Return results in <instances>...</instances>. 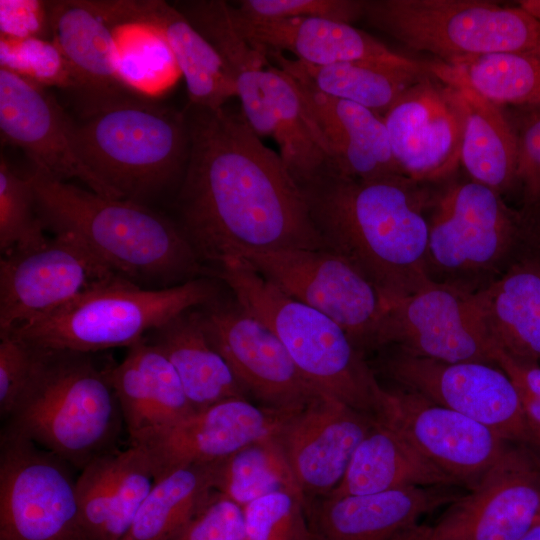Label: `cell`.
Returning a JSON list of instances; mask_svg holds the SVG:
<instances>
[{"instance_id": "obj_1", "label": "cell", "mask_w": 540, "mask_h": 540, "mask_svg": "<svg viewBox=\"0 0 540 540\" xmlns=\"http://www.w3.org/2000/svg\"><path fill=\"white\" fill-rule=\"evenodd\" d=\"M185 112L191 149L176 205L200 259L219 266L248 251L327 248L303 189L241 110Z\"/></svg>"}, {"instance_id": "obj_2", "label": "cell", "mask_w": 540, "mask_h": 540, "mask_svg": "<svg viewBox=\"0 0 540 540\" xmlns=\"http://www.w3.org/2000/svg\"><path fill=\"white\" fill-rule=\"evenodd\" d=\"M326 247L357 266L387 297L430 281L425 195L402 175L351 178L332 167L301 186Z\"/></svg>"}, {"instance_id": "obj_3", "label": "cell", "mask_w": 540, "mask_h": 540, "mask_svg": "<svg viewBox=\"0 0 540 540\" xmlns=\"http://www.w3.org/2000/svg\"><path fill=\"white\" fill-rule=\"evenodd\" d=\"M27 175L45 229L75 235L116 274L144 287H170L202 273L180 226L146 204L103 196L37 168Z\"/></svg>"}, {"instance_id": "obj_4", "label": "cell", "mask_w": 540, "mask_h": 540, "mask_svg": "<svg viewBox=\"0 0 540 540\" xmlns=\"http://www.w3.org/2000/svg\"><path fill=\"white\" fill-rule=\"evenodd\" d=\"M39 349L33 377L3 430L80 471L115 449L125 427L109 377L91 354Z\"/></svg>"}, {"instance_id": "obj_5", "label": "cell", "mask_w": 540, "mask_h": 540, "mask_svg": "<svg viewBox=\"0 0 540 540\" xmlns=\"http://www.w3.org/2000/svg\"><path fill=\"white\" fill-rule=\"evenodd\" d=\"M72 148L117 198L146 204L180 185L190 156L186 112L149 97L71 121Z\"/></svg>"}, {"instance_id": "obj_6", "label": "cell", "mask_w": 540, "mask_h": 540, "mask_svg": "<svg viewBox=\"0 0 540 540\" xmlns=\"http://www.w3.org/2000/svg\"><path fill=\"white\" fill-rule=\"evenodd\" d=\"M218 269L237 304L276 335L312 386L358 411L374 414L380 384L339 324L284 293L243 258H230Z\"/></svg>"}, {"instance_id": "obj_7", "label": "cell", "mask_w": 540, "mask_h": 540, "mask_svg": "<svg viewBox=\"0 0 540 540\" xmlns=\"http://www.w3.org/2000/svg\"><path fill=\"white\" fill-rule=\"evenodd\" d=\"M215 295L213 284L203 278L148 288L115 274L7 334L47 350L92 354L129 348L176 316L212 302Z\"/></svg>"}, {"instance_id": "obj_8", "label": "cell", "mask_w": 540, "mask_h": 540, "mask_svg": "<svg viewBox=\"0 0 540 540\" xmlns=\"http://www.w3.org/2000/svg\"><path fill=\"white\" fill-rule=\"evenodd\" d=\"M231 72L241 112L259 136L272 138L296 182L303 186L331 166V159L305 110L295 80L271 66L235 28L226 2L203 6L193 20Z\"/></svg>"}, {"instance_id": "obj_9", "label": "cell", "mask_w": 540, "mask_h": 540, "mask_svg": "<svg viewBox=\"0 0 540 540\" xmlns=\"http://www.w3.org/2000/svg\"><path fill=\"white\" fill-rule=\"evenodd\" d=\"M362 17L441 62L496 53L540 56V21L520 6L482 0H364Z\"/></svg>"}, {"instance_id": "obj_10", "label": "cell", "mask_w": 540, "mask_h": 540, "mask_svg": "<svg viewBox=\"0 0 540 540\" xmlns=\"http://www.w3.org/2000/svg\"><path fill=\"white\" fill-rule=\"evenodd\" d=\"M516 234L515 215L500 193L472 180L454 184L429 221L427 275L477 292L501 274Z\"/></svg>"}, {"instance_id": "obj_11", "label": "cell", "mask_w": 540, "mask_h": 540, "mask_svg": "<svg viewBox=\"0 0 540 540\" xmlns=\"http://www.w3.org/2000/svg\"><path fill=\"white\" fill-rule=\"evenodd\" d=\"M290 297L320 311L355 345L376 347L388 298L351 261L329 249L283 248L240 256Z\"/></svg>"}, {"instance_id": "obj_12", "label": "cell", "mask_w": 540, "mask_h": 540, "mask_svg": "<svg viewBox=\"0 0 540 540\" xmlns=\"http://www.w3.org/2000/svg\"><path fill=\"white\" fill-rule=\"evenodd\" d=\"M70 464L20 435L0 439V540H79Z\"/></svg>"}, {"instance_id": "obj_13", "label": "cell", "mask_w": 540, "mask_h": 540, "mask_svg": "<svg viewBox=\"0 0 540 540\" xmlns=\"http://www.w3.org/2000/svg\"><path fill=\"white\" fill-rule=\"evenodd\" d=\"M396 344L407 354L443 362L497 365V344L476 292L428 281L388 298L376 346Z\"/></svg>"}, {"instance_id": "obj_14", "label": "cell", "mask_w": 540, "mask_h": 540, "mask_svg": "<svg viewBox=\"0 0 540 540\" xmlns=\"http://www.w3.org/2000/svg\"><path fill=\"white\" fill-rule=\"evenodd\" d=\"M446 507L393 540H519L540 514V455L510 445L475 487Z\"/></svg>"}, {"instance_id": "obj_15", "label": "cell", "mask_w": 540, "mask_h": 540, "mask_svg": "<svg viewBox=\"0 0 540 540\" xmlns=\"http://www.w3.org/2000/svg\"><path fill=\"white\" fill-rule=\"evenodd\" d=\"M402 388L452 409L505 441L535 452L518 390L498 365L443 362L398 350L384 362Z\"/></svg>"}, {"instance_id": "obj_16", "label": "cell", "mask_w": 540, "mask_h": 540, "mask_svg": "<svg viewBox=\"0 0 540 540\" xmlns=\"http://www.w3.org/2000/svg\"><path fill=\"white\" fill-rule=\"evenodd\" d=\"M375 397L373 416L468 490L512 445L484 425L402 387L379 385Z\"/></svg>"}, {"instance_id": "obj_17", "label": "cell", "mask_w": 540, "mask_h": 540, "mask_svg": "<svg viewBox=\"0 0 540 540\" xmlns=\"http://www.w3.org/2000/svg\"><path fill=\"white\" fill-rule=\"evenodd\" d=\"M115 274L67 232L37 248L2 255L0 335L53 312Z\"/></svg>"}, {"instance_id": "obj_18", "label": "cell", "mask_w": 540, "mask_h": 540, "mask_svg": "<svg viewBox=\"0 0 540 540\" xmlns=\"http://www.w3.org/2000/svg\"><path fill=\"white\" fill-rule=\"evenodd\" d=\"M201 315L211 343L247 396L261 406L298 410L321 393L300 373L276 335L238 304L214 305Z\"/></svg>"}, {"instance_id": "obj_19", "label": "cell", "mask_w": 540, "mask_h": 540, "mask_svg": "<svg viewBox=\"0 0 540 540\" xmlns=\"http://www.w3.org/2000/svg\"><path fill=\"white\" fill-rule=\"evenodd\" d=\"M293 411L231 398L194 410L135 446L144 450L157 481L181 468L216 463L254 441L277 435Z\"/></svg>"}, {"instance_id": "obj_20", "label": "cell", "mask_w": 540, "mask_h": 540, "mask_svg": "<svg viewBox=\"0 0 540 540\" xmlns=\"http://www.w3.org/2000/svg\"><path fill=\"white\" fill-rule=\"evenodd\" d=\"M374 421L323 393L289 415L276 437L308 503L340 484Z\"/></svg>"}, {"instance_id": "obj_21", "label": "cell", "mask_w": 540, "mask_h": 540, "mask_svg": "<svg viewBox=\"0 0 540 540\" xmlns=\"http://www.w3.org/2000/svg\"><path fill=\"white\" fill-rule=\"evenodd\" d=\"M429 76L406 90L383 115L397 167L417 183L445 177L460 163L458 104L448 85Z\"/></svg>"}, {"instance_id": "obj_22", "label": "cell", "mask_w": 540, "mask_h": 540, "mask_svg": "<svg viewBox=\"0 0 540 540\" xmlns=\"http://www.w3.org/2000/svg\"><path fill=\"white\" fill-rule=\"evenodd\" d=\"M71 121L47 88L0 67L3 141L22 149L33 168L62 181L78 179L100 195L117 198L76 156Z\"/></svg>"}, {"instance_id": "obj_23", "label": "cell", "mask_w": 540, "mask_h": 540, "mask_svg": "<svg viewBox=\"0 0 540 540\" xmlns=\"http://www.w3.org/2000/svg\"><path fill=\"white\" fill-rule=\"evenodd\" d=\"M51 40L71 73L69 93L81 119L144 98L123 80L113 28L84 0L46 1Z\"/></svg>"}, {"instance_id": "obj_24", "label": "cell", "mask_w": 540, "mask_h": 540, "mask_svg": "<svg viewBox=\"0 0 540 540\" xmlns=\"http://www.w3.org/2000/svg\"><path fill=\"white\" fill-rule=\"evenodd\" d=\"M111 27L140 24L168 46L186 82L189 105L218 109L236 97L233 76L213 45L178 10L160 0H85Z\"/></svg>"}, {"instance_id": "obj_25", "label": "cell", "mask_w": 540, "mask_h": 540, "mask_svg": "<svg viewBox=\"0 0 540 540\" xmlns=\"http://www.w3.org/2000/svg\"><path fill=\"white\" fill-rule=\"evenodd\" d=\"M462 494L457 487H408L308 503L311 540H393Z\"/></svg>"}, {"instance_id": "obj_26", "label": "cell", "mask_w": 540, "mask_h": 540, "mask_svg": "<svg viewBox=\"0 0 540 540\" xmlns=\"http://www.w3.org/2000/svg\"><path fill=\"white\" fill-rule=\"evenodd\" d=\"M293 79L336 172L357 179L402 175L382 116Z\"/></svg>"}, {"instance_id": "obj_27", "label": "cell", "mask_w": 540, "mask_h": 540, "mask_svg": "<svg viewBox=\"0 0 540 540\" xmlns=\"http://www.w3.org/2000/svg\"><path fill=\"white\" fill-rule=\"evenodd\" d=\"M154 483L139 446L117 448L89 463L76 481L79 540H122Z\"/></svg>"}, {"instance_id": "obj_28", "label": "cell", "mask_w": 540, "mask_h": 540, "mask_svg": "<svg viewBox=\"0 0 540 540\" xmlns=\"http://www.w3.org/2000/svg\"><path fill=\"white\" fill-rule=\"evenodd\" d=\"M130 445H138L195 409L165 355L146 338L109 367Z\"/></svg>"}, {"instance_id": "obj_29", "label": "cell", "mask_w": 540, "mask_h": 540, "mask_svg": "<svg viewBox=\"0 0 540 540\" xmlns=\"http://www.w3.org/2000/svg\"><path fill=\"white\" fill-rule=\"evenodd\" d=\"M230 12L237 31L266 54L287 51L296 60L314 65L355 60L391 63L410 60L351 24L323 18L253 20L239 15L232 5Z\"/></svg>"}, {"instance_id": "obj_30", "label": "cell", "mask_w": 540, "mask_h": 540, "mask_svg": "<svg viewBox=\"0 0 540 540\" xmlns=\"http://www.w3.org/2000/svg\"><path fill=\"white\" fill-rule=\"evenodd\" d=\"M374 419L342 481L327 496L373 494L408 487H460L397 430Z\"/></svg>"}, {"instance_id": "obj_31", "label": "cell", "mask_w": 540, "mask_h": 540, "mask_svg": "<svg viewBox=\"0 0 540 540\" xmlns=\"http://www.w3.org/2000/svg\"><path fill=\"white\" fill-rule=\"evenodd\" d=\"M269 59L293 78L332 97L364 106L380 116L428 72L413 59L403 63L355 60L314 65L268 52Z\"/></svg>"}, {"instance_id": "obj_32", "label": "cell", "mask_w": 540, "mask_h": 540, "mask_svg": "<svg viewBox=\"0 0 540 540\" xmlns=\"http://www.w3.org/2000/svg\"><path fill=\"white\" fill-rule=\"evenodd\" d=\"M153 333L150 342L175 369L195 410L231 398L248 399L230 366L211 343L201 312L188 310Z\"/></svg>"}, {"instance_id": "obj_33", "label": "cell", "mask_w": 540, "mask_h": 540, "mask_svg": "<svg viewBox=\"0 0 540 540\" xmlns=\"http://www.w3.org/2000/svg\"><path fill=\"white\" fill-rule=\"evenodd\" d=\"M476 294L497 346L540 362V258L510 265Z\"/></svg>"}, {"instance_id": "obj_34", "label": "cell", "mask_w": 540, "mask_h": 540, "mask_svg": "<svg viewBox=\"0 0 540 540\" xmlns=\"http://www.w3.org/2000/svg\"><path fill=\"white\" fill-rule=\"evenodd\" d=\"M448 86L462 117L460 163L472 181L501 194L516 180L517 132L500 106L466 87Z\"/></svg>"}, {"instance_id": "obj_35", "label": "cell", "mask_w": 540, "mask_h": 540, "mask_svg": "<svg viewBox=\"0 0 540 540\" xmlns=\"http://www.w3.org/2000/svg\"><path fill=\"white\" fill-rule=\"evenodd\" d=\"M425 67L443 84L466 87L498 106L540 107V56L496 53Z\"/></svg>"}, {"instance_id": "obj_36", "label": "cell", "mask_w": 540, "mask_h": 540, "mask_svg": "<svg viewBox=\"0 0 540 540\" xmlns=\"http://www.w3.org/2000/svg\"><path fill=\"white\" fill-rule=\"evenodd\" d=\"M212 467L193 465L155 481L122 540H173L214 495Z\"/></svg>"}, {"instance_id": "obj_37", "label": "cell", "mask_w": 540, "mask_h": 540, "mask_svg": "<svg viewBox=\"0 0 540 540\" xmlns=\"http://www.w3.org/2000/svg\"><path fill=\"white\" fill-rule=\"evenodd\" d=\"M211 467L214 491L241 507L277 491L304 496L276 435L254 441Z\"/></svg>"}, {"instance_id": "obj_38", "label": "cell", "mask_w": 540, "mask_h": 540, "mask_svg": "<svg viewBox=\"0 0 540 540\" xmlns=\"http://www.w3.org/2000/svg\"><path fill=\"white\" fill-rule=\"evenodd\" d=\"M112 28L120 74L128 86L148 97L174 82L180 71L168 46L156 32L140 24Z\"/></svg>"}, {"instance_id": "obj_39", "label": "cell", "mask_w": 540, "mask_h": 540, "mask_svg": "<svg viewBox=\"0 0 540 540\" xmlns=\"http://www.w3.org/2000/svg\"><path fill=\"white\" fill-rule=\"evenodd\" d=\"M41 221L28 175L20 176L0 161V250L5 255L43 245L48 237Z\"/></svg>"}, {"instance_id": "obj_40", "label": "cell", "mask_w": 540, "mask_h": 540, "mask_svg": "<svg viewBox=\"0 0 540 540\" xmlns=\"http://www.w3.org/2000/svg\"><path fill=\"white\" fill-rule=\"evenodd\" d=\"M308 501L292 491L262 496L244 507V540H311Z\"/></svg>"}, {"instance_id": "obj_41", "label": "cell", "mask_w": 540, "mask_h": 540, "mask_svg": "<svg viewBox=\"0 0 540 540\" xmlns=\"http://www.w3.org/2000/svg\"><path fill=\"white\" fill-rule=\"evenodd\" d=\"M0 67L45 88L58 87L69 92L72 87L68 63L58 46L48 38L1 37Z\"/></svg>"}, {"instance_id": "obj_42", "label": "cell", "mask_w": 540, "mask_h": 540, "mask_svg": "<svg viewBox=\"0 0 540 540\" xmlns=\"http://www.w3.org/2000/svg\"><path fill=\"white\" fill-rule=\"evenodd\" d=\"M364 0H242L236 12L253 20L323 18L351 24L363 16Z\"/></svg>"}, {"instance_id": "obj_43", "label": "cell", "mask_w": 540, "mask_h": 540, "mask_svg": "<svg viewBox=\"0 0 540 540\" xmlns=\"http://www.w3.org/2000/svg\"><path fill=\"white\" fill-rule=\"evenodd\" d=\"M39 349L11 335H0V416L6 420L28 387Z\"/></svg>"}, {"instance_id": "obj_44", "label": "cell", "mask_w": 540, "mask_h": 540, "mask_svg": "<svg viewBox=\"0 0 540 540\" xmlns=\"http://www.w3.org/2000/svg\"><path fill=\"white\" fill-rule=\"evenodd\" d=\"M173 540H244L242 507L215 492Z\"/></svg>"}, {"instance_id": "obj_45", "label": "cell", "mask_w": 540, "mask_h": 540, "mask_svg": "<svg viewBox=\"0 0 540 540\" xmlns=\"http://www.w3.org/2000/svg\"><path fill=\"white\" fill-rule=\"evenodd\" d=\"M496 363L518 390L535 452L540 455V362L515 357L498 347Z\"/></svg>"}, {"instance_id": "obj_46", "label": "cell", "mask_w": 540, "mask_h": 540, "mask_svg": "<svg viewBox=\"0 0 540 540\" xmlns=\"http://www.w3.org/2000/svg\"><path fill=\"white\" fill-rule=\"evenodd\" d=\"M1 37H42L50 33L46 1H0Z\"/></svg>"}, {"instance_id": "obj_47", "label": "cell", "mask_w": 540, "mask_h": 540, "mask_svg": "<svg viewBox=\"0 0 540 540\" xmlns=\"http://www.w3.org/2000/svg\"><path fill=\"white\" fill-rule=\"evenodd\" d=\"M524 118L518 138L516 180L533 195L540 192V107H532Z\"/></svg>"}, {"instance_id": "obj_48", "label": "cell", "mask_w": 540, "mask_h": 540, "mask_svg": "<svg viewBox=\"0 0 540 540\" xmlns=\"http://www.w3.org/2000/svg\"><path fill=\"white\" fill-rule=\"evenodd\" d=\"M519 6L540 21V0H522Z\"/></svg>"}, {"instance_id": "obj_49", "label": "cell", "mask_w": 540, "mask_h": 540, "mask_svg": "<svg viewBox=\"0 0 540 540\" xmlns=\"http://www.w3.org/2000/svg\"><path fill=\"white\" fill-rule=\"evenodd\" d=\"M519 540H540V520H538Z\"/></svg>"}, {"instance_id": "obj_50", "label": "cell", "mask_w": 540, "mask_h": 540, "mask_svg": "<svg viewBox=\"0 0 540 540\" xmlns=\"http://www.w3.org/2000/svg\"><path fill=\"white\" fill-rule=\"evenodd\" d=\"M538 520H540V514H539V518H538ZM538 520H537V521H538Z\"/></svg>"}]
</instances>
